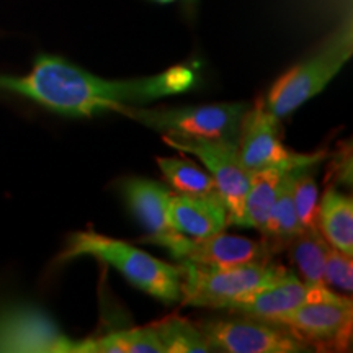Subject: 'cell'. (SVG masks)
Here are the masks:
<instances>
[{
    "mask_svg": "<svg viewBox=\"0 0 353 353\" xmlns=\"http://www.w3.org/2000/svg\"><path fill=\"white\" fill-rule=\"evenodd\" d=\"M156 162L165 180L176 193L205 195V193L218 192L208 170H203L193 162L176 157H157Z\"/></svg>",
    "mask_w": 353,
    "mask_h": 353,
    "instance_id": "cell-21",
    "label": "cell"
},
{
    "mask_svg": "<svg viewBox=\"0 0 353 353\" xmlns=\"http://www.w3.org/2000/svg\"><path fill=\"white\" fill-rule=\"evenodd\" d=\"M299 167H294L286 174L280 192L273 201L270 213L267 216V221L260 231L265 236V242L273 250L280 249V245H288L294 237L304 231L293 201V180Z\"/></svg>",
    "mask_w": 353,
    "mask_h": 353,
    "instance_id": "cell-17",
    "label": "cell"
},
{
    "mask_svg": "<svg viewBox=\"0 0 353 353\" xmlns=\"http://www.w3.org/2000/svg\"><path fill=\"white\" fill-rule=\"evenodd\" d=\"M237 152L241 162L249 172L267 167L314 165L324 159V154H293L280 138V118L270 113L260 99L252 110H247L241 123Z\"/></svg>",
    "mask_w": 353,
    "mask_h": 353,
    "instance_id": "cell-9",
    "label": "cell"
},
{
    "mask_svg": "<svg viewBox=\"0 0 353 353\" xmlns=\"http://www.w3.org/2000/svg\"><path fill=\"white\" fill-rule=\"evenodd\" d=\"M309 347H330L343 352L350 347L353 334L352 299L309 303L270 319Z\"/></svg>",
    "mask_w": 353,
    "mask_h": 353,
    "instance_id": "cell-11",
    "label": "cell"
},
{
    "mask_svg": "<svg viewBox=\"0 0 353 353\" xmlns=\"http://www.w3.org/2000/svg\"><path fill=\"white\" fill-rule=\"evenodd\" d=\"M314 165L299 167L293 180V201L299 223L304 231H319L317 211H319V188L314 179Z\"/></svg>",
    "mask_w": 353,
    "mask_h": 353,
    "instance_id": "cell-22",
    "label": "cell"
},
{
    "mask_svg": "<svg viewBox=\"0 0 353 353\" xmlns=\"http://www.w3.org/2000/svg\"><path fill=\"white\" fill-rule=\"evenodd\" d=\"M162 141L172 149L192 154L206 167L228 208L229 226H237L250 179V172L241 162L237 144L218 139L185 138L167 132L162 134Z\"/></svg>",
    "mask_w": 353,
    "mask_h": 353,
    "instance_id": "cell-7",
    "label": "cell"
},
{
    "mask_svg": "<svg viewBox=\"0 0 353 353\" xmlns=\"http://www.w3.org/2000/svg\"><path fill=\"white\" fill-rule=\"evenodd\" d=\"M353 52L352 19L343 21L311 57L294 65L273 83L265 107L276 118H285L307 100L321 94L341 72Z\"/></svg>",
    "mask_w": 353,
    "mask_h": 353,
    "instance_id": "cell-4",
    "label": "cell"
},
{
    "mask_svg": "<svg viewBox=\"0 0 353 353\" xmlns=\"http://www.w3.org/2000/svg\"><path fill=\"white\" fill-rule=\"evenodd\" d=\"M88 353H165V350L151 324L88 339Z\"/></svg>",
    "mask_w": 353,
    "mask_h": 353,
    "instance_id": "cell-18",
    "label": "cell"
},
{
    "mask_svg": "<svg viewBox=\"0 0 353 353\" xmlns=\"http://www.w3.org/2000/svg\"><path fill=\"white\" fill-rule=\"evenodd\" d=\"M195 82L193 70L183 65L151 77L108 81L68 63L63 57L38 56L32 72L23 77L0 76V88L23 95L51 112L68 117H90L117 112L128 105H144L180 94Z\"/></svg>",
    "mask_w": 353,
    "mask_h": 353,
    "instance_id": "cell-1",
    "label": "cell"
},
{
    "mask_svg": "<svg viewBox=\"0 0 353 353\" xmlns=\"http://www.w3.org/2000/svg\"><path fill=\"white\" fill-rule=\"evenodd\" d=\"M180 272V304L226 309L232 303L267 288L286 273L270 259L228 268H205L192 263L176 265Z\"/></svg>",
    "mask_w": 353,
    "mask_h": 353,
    "instance_id": "cell-3",
    "label": "cell"
},
{
    "mask_svg": "<svg viewBox=\"0 0 353 353\" xmlns=\"http://www.w3.org/2000/svg\"><path fill=\"white\" fill-rule=\"evenodd\" d=\"M317 228L335 249L353 255V201L337 190L324 193L317 211Z\"/></svg>",
    "mask_w": 353,
    "mask_h": 353,
    "instance_id": "cell-16",
    "label": "cell"
},
{
    "mask_svg": "<svg viewBox=\"0 0 353 353\" xmlns=\"http://www.w3.org/2000/svg\"><path fill=\"white\" fill-rule=\"evenodd\" d=\"M345 299L348 298L335 294L332 290H329V286L309 285L294 276L293 273H286L276 283L232 303L226 309L255 317V319L270 321L273 317L285 314V312H290L309 303H339L345 301Z\"/></svg>",
    "mask_w": 353,
    "mask_h": 353,
    "instance_id": "cell-12",
    "label": "cell"
},
{
    "mask_svg": "<svg viewBox=\"0 0 353 353\" xmlns=\"http://www.w3.org/2000/svg\"><path fill=\"white\" fill-rule=\"evenodd\" d=\"M213 352L304 353L312 348L275 322L263 319H208L196 322Z\"/></svg>",
    "mask_w": 353,
    "mask_h": 353,
    "instance_id": "cell-8",
    "label": "cell"
},
{
    "mask_svg": "<svg viewBox=\"0 0 353 353\" xmlns=\"http://www.w3.org/2000/svg\"><path fill=\"white\" fill-rule=\"evenodd\" d=\"M152 327L161 339L165 353H208L211 350L205 335L195 322L180 316H169L154 322Z\"/></svg>",
    "mask_w": 353,
    "mask_h": 353,
    "instance_id": "cell-19",
    "label": "cell"
},
{
    "mask_svg": "<svg viewBox=\"0 0 353 353\" xmlns=\"http://www.w3.org/2000/svg\"><path fill=\"white\" fill-rule=\"evenodd\" d=\"M148 244L159 245L179 263H192L205 268H228L272 257L275 250L267 242L218 232L206 237H188L167 231L149 234Z\"/></svg>",
    "mask_w": 353,
    "mask_h": 353,
    "instance_id": "cell-6",
    "label": "cell"
},
{
    "mask_svg": "<svg viewBox=\"0 0 353 353\" xmlns=\"http://www.w3.org/2000/svg\"><path fill=\"white\" fill-rule=\"evenodd\" d=\"M0 352L88 353V339L72 341L39 309L13 306L0 311Z\"/></svg>",
    "mask_w": 353,
    "mask_h": 353,
    "instance_id": "cell-10",
    "label": "cell"
},
{
    "mask_svg": "<svg viewBox=\"0 0 353 353\" xmlns=\"http://www.w3.org/2000/svg\"><path fill=\"white\" fill-rule=\"evenodd\" d=\"M154 2H159V3H170V2H175V0H154Z\"/></svg>",
    "mask_w": 353,
    "mask_h": 353,
    "instance_id": "cell-24",
    "label": "cell"
},
{
    "mask_svg": "<svg viewBox=\"0 0 353 353\" xmlns=\"http://www.w3.org/2000/svg\"><path fill=\"white\" fill-rule=\"evenodd\" d=\"M128 205L149 234L170 231L169 205L174 193L162 183L148 179H130L123 185Z\"/></svg>",
    "mask_w": 353,
    "mask_h": 353,
    "instance_id": "cell-14",
    "label": "cell"
},
{
    "mask_svg": "<svg viewBox=\"0 0 353 353\" xmlns=\"http://www.w3.org/2000/svg\"><path fill=\"white\" fill-rule=\"evenodd\" d=\"M329 242L319 231H303L290 242V254L301 272L304 281L314 286H327L324 281V259Z\"/></svg>",
    "mask_w": 353,
    "mask_h": 353,
    "instance_id": "cell-20",
    "label": "cell"
},
{
    "mask_svg": "<svg viewBox=\"0 0 353 353\" xmlns=\"http://www.w3.org/2000/svg\"><path fill=\"white\" fill-rule=\"evenodd\" d=\"M249 110L247 103H216L198 107L144 110L132 105L120 107L117 113L125 114L162 134L185 136L198 139H218L236 143L239 138L241 123Z\"/></svg>",
    "mask_w": 353,
    "mask_h": 353,
    "instance_id": "cell-5",
    "label": "cell"
},
{
    "mask_svg": "<svg viewBox=\"0 0 353 353\" xmlns=\"http://www.w3.org/2000/svg\"><path fill=\"white\" fill-rule=\"evenodd\" d=\"M170 231L188 237H206L229 226L228 208L218 192L205 195L174 193L169 205Z\"/></svg>",
    "mask_w": 353,
    "mask_h": 353,
    "instance_id": "cell-13",
    "label": "cell"
},
{
    "mask_svg": "<svg viewBox=\"0 0 353 353\" xmlns=\"http://www.w3.org/2000/svg\"><path fill=\"white\" fill-rule=\"evenodd\" d=\"M94 257L112 265L144 293L165 304L180 303V272L176 265L159 260L138 247L94 231L74 232L59 260Z\"/></svg>",
    "mask_w": 353,
    "mask_h": 353,
    "instance_id": "cell-2",
    "label": "cell"
},
{
    "mask_svg": "<svg viewBox=\"0 0 353 353\" xmlns=\"http://www.w3.org/2000/svg\"><path fill=\"white\" fill-rule=\"evenodd\" d=\"M290 170V167H267V169L250 172L249 188H247L244 208H242L237 226L262 231L273 201Z\"/></svg>",
    "mask_w": 353,
    "mask_h": 353,
    "instance_id": "cell-15",
    "label": "cell"
},
{
    "mask_svg": "<svg viewBox=\"0 0 353 353\" xmlns=\"http://www.w3.org/2000/svg\"><path fill=\"white\" fill-rule=\"evenodd\" d=\"M353 255L327 244L324 259V281L327 286H335L342 293L352 294L353 291Z\"/></svg>",
    "mask_w": 353,
    "mask_h": 353,
    "instance_id": "cell-23",
    "label": "cell"
}]
</instances>
